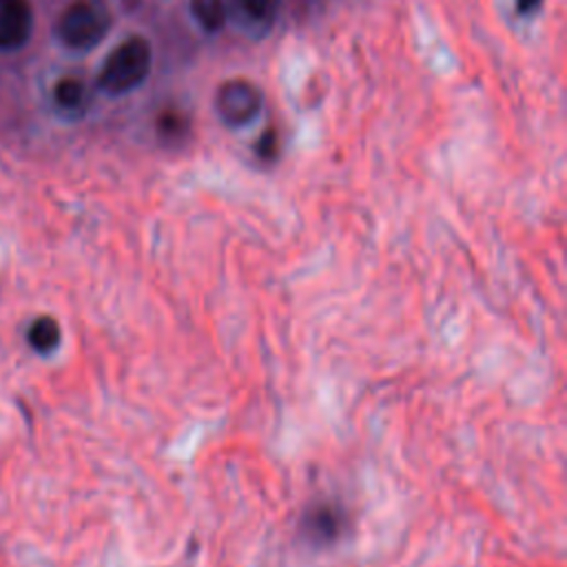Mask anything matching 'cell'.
<instances>
[{
  "label": "cell",
  "mask_w": 567,
  "mask_h": 567,
  "mask_svg": "<svg viewBox=\"0 0 567 567\" xmlns=\"http://www.w3.org/2000/svg\"><path fill=\"white\" fill-rule=\"evenodd\" d=\"M153 51L146 38L131 35L122 40L102 62L97 86L106 95H124L137 89L151 73Z\"/></svg>",
  "instance_id": "6da1fadb"
},
{
  "label": "cell",
  "mask_w": 567,
  "mask_h": 567,
  "mask_svg": "<svg viewBox=\"0 0 567 567\" xmlns=\"http://www.w3.org/2000/svg\"><path fill=\"white\" fill-rule=\"evenodd\" d=\"M111 29V11L102 0H73L58 18V38L73 51L97 47Z\"/></svg>",
  "instance_id": "7a4b0ae2"
},
{
  "label": "cell",
  "mask_w": 567,
  "mask_h": 567,
  "mask_svg": "<svg viewBox=\"0 0 567 567\" xmlns=\"http://www.w3.org/2000/svg\"><path fill=\"white\" fill-rule=\"evenodd\" d=\"M261 106H264L261 91L244 78L226 80L215 93V111L219 120L233 128H241L255 122L257 115L261 113Z\"/></svg>",
  "instance_id": "3957f363"
},
{
  "label": "cell",
  "mask_w": 567,
  "mask_h": 567,
  "mask_svg": "<svg viewBox=\"0 0 567 567\" xmlns=\"http://www.w3.org/2000/svg\"><path fill=\"white\" fill-rule=\"evenodd\" d=\"M33 27L29 0H0V51L27 44Z\"/></svg>",
  "instance_id": "277c9868"
},
{
  "label": "cell",
  "mask_w": 567,
  "mask_h": 567,
  "mask_svg": "<svg viewBox=\"0 0 567 567\" xmlns=\"http://www.w3.org/2000/svg\"><path fill=\"white\" fill-rule=\"evenodd\" d=\"M53 102L58 109L66 111V113H82L86 109V102H89V93H86V86L82 80L73 78V75H66V78H60L53 86Z\"/></svg>",
  "instance_id": "5b68a950"
},
{
  "label": "cell",
  "mask_w": 567,
  "mask_h": 567,
  "mask_svg": "<svg viewBox=\"0 0 567 567\" xmlns=\"http://www.w3.org/2000/svg\"><path fill=\"white\" fill-rule=\"evenodd\" d=\"M27 339L35 352L49 354L60 343V326L53 317H47V315L38 317L31 321V326L27 330Z\"/></svg>",
  "instance_id": "8992f818"
},
{
  "label": "cell",
  "mask_w": 567,
  "mask_h": 567,
  "mask_svg": "<svg viewBox=\"0 0 567 567\" xmlns=\"http://www.w3.org/2000/svg\"><path fill=\"white\" fill-rule=\"evenodd\" d=\"M190 13L206 33H217L228 18L226 0H190Z\"/></svg>",
  "instance_id": "52a82bcc"
},
{
  "label": "cell",
  "mask_w": 567,
  "mask_h": 567,
  "mask_svg": "<svg viewBox=\"0 0 567 567\" xmlns=\"http://www.w3.org/2000/svg\"><path fill=\"white\" fill-rule=\"evenodd\" d=\"M239 13L261 29H266L277 16V0H235Z\"/></svg>",
  "instance_id": "ba28073f"
},
{
  "label": "cell",
  "mask_w": 567,
  "mask_h": 567,
  "mask_svg": "<svg viewBox=\"0 0 567 567\" xmlns=\"http://www.w3.org/2000/svg\"><path fill=\"white\" fill-rule=\"evenodd\" d=\"M339 518L332 509L328 507H319L312 512V516L306 520V527L310 529L312 538H332L337 534V525Z\"/></svg>",
  "instance_id": "9c48e42d"
},
{
  "label": "cell",
  "mask_w": 567,
  "mask_h": 567,
  "mask_svg": "<svg viewBox=\"0 0 567 567\" xmlns=\"http://www.w3.org/2000/svg\"><path fill=\"white\" fill-rule=\"evenodd\" d=\"M184 128H186V120L177 111H164L157 120V131L166 140H179Z\"/></svg>",
  "instance_id": "30bf717a"
},
{
  "label": "cell",
  "mask_w": 567,
  "mask_h": 567,
  "mask_svg": "<svg viewBox=\"0 0 567 567\" xmlns=\"http://www.w3.org/2000/svg\"><path fill=\"white\" fill-rule=\"evenodd\" d=\"M255 151H257L259 159H275L277 157V153H279V135H277V131L272 126L266 128L259 135L257 144H255Z\"/></svg>",
  "instance_id": "8fae6325"
},
{
  "label": "cell",
  "mask_w": 567,
  "mask_h": 567,
  "mask_svg": "<svg viewBox=\"0 0 567 567\" xmlns=\"http://www.w3.org/2000/svg\"><path fill=\"white\" fill-rule=\"evenodd\" d=\"M540 4H543V0H516V11L520 16H527V13H534Z\"/></svg>",
  "instance_id": "7c38bea8"
}]
</instances>
